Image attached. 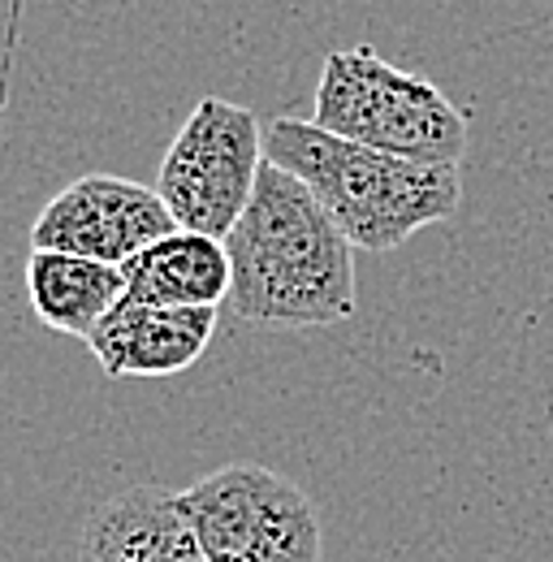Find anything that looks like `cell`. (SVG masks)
I'll use <instances>...</instances> for the list:
<instances>
[{"mask_svg":"<svg viewBox=\"0 0 553 562\" xmlns=\"http://www.w3.org/2000/svg\"><path fill=\"white\" fill-rule=\"evenodd\" d=\"M229 307L256 329H325L354 316L350 238L316 191L264 156L251 204L225 234Z\"/></svg>","mask_w":553,"mask_h":562,"instance_id":"6da1fadb","label":"cell"},{"mask_svg":"<svg viewBox=\"0 0 553 562\" xmlns=\"http://www.w3.org/2000/svg\"><path fill=\"white\" fill-rule=\"evenodd\" d=\"M264 156L316 191L359 251H398L411 234L463 204L459 165L403 160L298 117H273L264 126Z\"/></svg>","mask_w":553,"mask_h":562,"instance_id":"7a4b0ae2","label":"cell"},{"mask_svg":"<svg viewBox=\"0 0 553 562\" xmlns=\"http://www.w3.org/2000/svg\"><path fill=\"white\" fill-rule=\"evenodd\" d=\"M312 122L419 165H459L467 151V113L437 82L390 66L368 44L325 57Z\"/></svg>","mask_w":553,"mask_h":562,"instance_id":"3957f363","label":"cell"},{"mask_svg":"<svg viewBox=\"0 0 553 562\" xmlns=\"http://www.w3.org/2000/svg\"><path fill=\"white\" fill-rule=\"evenodd\" d=\"M207 562H325L312 497L260 463H229L182 490Z\"/></svg>","mask_w":553,"mask_h":562,"instance_id":"277c9868","label":"cell"},{"mask_svg":"<svg viewBox=\"0 0 553 562\" xmlns=\"http://www.w3.org/2000/svg\"><path fill=\"white\" fill-rule=\"evenodd\" d=\"M264 165V126L251 109L204 95L173 135L156 191L178 229L225 238L251 204Z\"/></svg>","mask_w":553,"mask_h":562,"instance_id":"5b68a950","label":"cell"},{"mask_svg":"<svg viewBox=\"0 0 553 562\" xmlns=\"http://www.w3.org/2000/svg\"><path fill=\"white\" fill-rule=\"evenodd\" d=\"M178 221L156 187L117 173H82L57 191L31 225V247L126 265L143 247L173 234Z\"/></svg>","mask_w":553,"mask_h":562,"instance_id":"8992f818","label":"cell"},{"mask_svg":"<svg viewBox=\"0 0 553 562\" xmlns=\"http://www.w3.org/2000/svg\"><path fill=\"white\" fill-rule=\"evenodd\" d=\"M216 334V307H151L117 299V307L95 325L87 347L104 376H178L207 351Z\"/></svg>","mask_w":553,"mask_h":562,"instance_id":"52a82bcc","label":"cell"},{"mask_svg":"<svg viewBox=\"0 0 553 562\" xmlns=\"http://www.w3.org/2000/svg\"><path fill=\"white\" fill-rule=\"evenodd\" d=\"M78 562H207L182 493L135 485L100 502L78 532Z\"/></svg>","mask_w":553,"mask_h":562,"instance_id":"ba28073f","label":"cell"},{"mask_svg":"<svg viewBox=\"0 0 553 562\" xmlns=\"http://www.w3.org/2000/svg\"><path fill=\"white\" fill-rule=\"evenodd\" d=\"M131 303L151 307H216L229 299V251L225 238H207L195 229H173L160 243L143 247L122 265Z\"/></svg>","mask_w":553,"mask_h":562,"instance_id":"9c48e42d","label":"cell"},{"mask_svg":"<svg viewBox=\"0 0 553 562\" xmlns=\"http://www.w3.org/2000/svg\"><path fill=\"white\" fill-rule=\"evenodd\" d=\"M26 294L35 316L69 338H91L95 325L126 294L122 265L69 256V251H31L26 260Z\"/></svg>","mask_w":553,"mask_h":562,"instance_id":"30bf717a","label":"cell"}]
</instances>
